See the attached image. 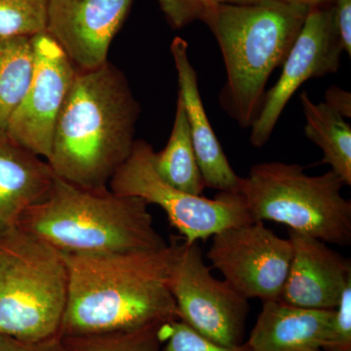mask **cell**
Returning a JSON list of instances; mask_svg holds the SVG:
<instances>
[{"instance_id":"6da1fadb","label":"cell","mask_w":351,"mask_h":351,"mask_svg":"<svg viewBox=\"0 0 351 351\" xmlns=\"http://www.w3.org/2000/svg\"><path fill=\"white\" fill-rule=\"evenodd\" d=\"M63 254L69 293L60 336L132 331L180 319L169 284L173 240L156 250Z\"/></svg>"},{"instance_id":"7a4b0ae2","label":"cell","mask_w":351,"mask_h":351,"mask_svg":"<svg viewBox=\"0 0 351 351\" xmlns=\"http://www.w3.org/2000/svg\"><path fill=\"white\" fill-rule=\"evenodd\" d=\"M140 104L126 76L108 63L76 71L58 119L47 163L57 177L89 189L108 182L135 144Z\"/></svg>"},{"instance_id":"3957f363","label":"cell","mask_w":351,"mask_h":351,"mask_svg":"<svg viewBox=\"0 0 351 351\" xmlns=\"http://www.w3.org/2000/svg\"><path fill=\"white\" fill-rule=\"evenodd\" d=\"M311 7L285 0L223 4L200 18L216 38L226 73L219 104L242 128H251L274 69L282 66Z\"/></svg>"},{"instance_id":"277c9868","label":"cell","mask_w":351,"mask_h":351,"mask_svg":"<svg viewBox=\"0 0 351 351\" xmlns=\"http://www.w3.org/2000/svg\"><path fill=\"white\" fill-rule=\"evenodd\" d=\"M147 202L89 189L55 176L49 193L32 205L18 228L62 253L103 255L156 250L167 246L156 232Z\"/></svg>"},{"instance_id":"5b68a950","label":"cell","mask_w":351,"mask_h":351,"mask_svg":"<svg viewBox=\"0 0 351 351\" xmlns=\"http://www.w3.org/2000/svg\"><path fill=\"white\" fill-rule=\"evenodd\" d=\"M68 293L61 251L19 228L0 237V335L27 341L59 335Z\"/></svg>"},{"instance_id":"8992f818","label":"cell","mask_w":351,"mask_h":351,"mask_svg":"<svg viewBox=\"0 0 351 351\" xmlns=\"http://www.w3.org/2000/svg\"><path fill=\"white\" fill-rule=\"evenodd\" d=\"M334 171L309 176L299 164L263 162L243 178L241 193L253 221H276L325 243L350 245L351 202Z\"/></svg>"},{"instance_id":"52a82bcc","label":"cell","mask_w":351,"mask_h":351,"mask_svg":"<svg viewBox=\"0 0 351 351\" xmlns=\"http://www.w3.org/2000/svg\"><path fill=\"white\" fill-rule=\"evenodd\" d=\"M154 152L149 143L136 140L130 156L108 182L110 191L160 207L186 243L205 241L223 230L253 221L239 191H221L210 199L164 181L154 167Z\"/></svg>"},{"instance_id":"ba28073f","label":"cell","mask_w":351,"mask_h":351,"mask_svg":"<svg viewBox=\"0 0 351 351\" xmlns=\"http://www.w3.org/2000/svg\"><path fill=\"white\" fill-rule=\"evenodd\" d=\"M173 241L175 256L169 284L180 319L219 345L243 343L248 300L226 281L212 276L198 242Z\"/></svg>"},{"instance_id":"9c48e42d","label":"cell","mask_w":351,"mask_h":351,"mask_svg":"<svg viewBox=\"0 0 351 351\" xmlns=\"http://www.w3.org/2000/svg\"><path fill=\"white\" fill-rule=\"evenodd\" d=\"M292 253L289 239L252 221L215 234L207 258L242 297L263 302L280 298Z\"/></svg>"},{"instance_id":"30bf717a","label":"cell","mask_w":351,"mask_h":351,"mask_svg":"<svg viewBox=\"0 0 351 351\" xmlns=\"http://www.w3.org/2000/svg\"><path fill=\"white\" fill-rule=\"evenodd\" d=\"M32 39L34 71L31 82L9 121L6 137L47 160L58 119L77 69L45 32Z\"/></svg>"},{"instance_id":"8fae6325","label":"cell","mask_w":351,"mask_h":351,"mask_svg":"<svg viewBox=\"0 0 351 351\" xmlns=\"http://www.w3.org/2000/svg\"><path fill=\"white\" fill-rule=\"evenodd\" d=\"M343 52L332 4L311 7L282 64L280 77L265 94L261 112L251 126L253 147L260 149L269 142L284 108L306 80L338 73Z\"/></svg>"},{"instance_id":"7c38bea8","label":"cell","mask_w":351,"mask_h":351,"mask_svg":"<svg viewBox=\"0 0 351 351\" xmlns=\"http://www.w3.org/2000/svg\"><path fill=\"white\" fill-rule=\"evenodd\" d=\"M133 0H48L45 34L80 71L108 62Z\"/></svg>"},{"instance_id":"4fadbf2b","label":"cell","mask_w":351,"mask_h":351,"mask_svg":"<svg viewBox=\"0 0 351 351\" xmlns=\"http://www.w3.org/2000/svg\"><path fill=\"white\" fill-rule=\"evenodd\" d=\"M292 258L278 301L302 308L334 311L351 280L350 261L327 243L289 230Z\"/></svg>"},{"instance_id":"5bb4252c","label":"cell","mask_w":351,"mask_h":351,"mask_svg":"<svg viewBox=\"0 0 351 351\" xmlns=\"http://www.w3.org/2000/svg\"><path fill=\"white\" fill-rule=\"evenodd\" d=\"M188 50V43L181 38H175L171 44L179 83L178 97L186 112L203 181L206 188L217 189L219 193H240L243 178L232 169L212 128L201 99L197 73L189 60Z\"/></svg>"},{"instance_id":"9a60e30c","label":"cell","mask_w":351,"mask_h":351,"mask_svg":"<svg viewBox=\"0 0 351 351\" xmlns=\"http://www.w3.org/2000/svg\"><path fill=\"white\" fill-rule=\"evenodd\" d=\"M54 177L47 161L0 137V237L18 228L25 211L47 195Z\"/></svg>"},{"instance_id":"2e32d148","label":"cell","mask_w":351,"mask_h":351,"mask_svg":"<svg viewBox=\"0 0 351 351\" xmlns=\"http://www.w3.org/2000/svg\"><path fill=\"white\" fill-rule=\"evenodd\" d=\"M332 311L263 302L248 346L251 351H324Z\"/></svg>"},{"instance_id":"e0dca14e","label":"cell","mask_w":351,"mask_h":351,"mask_svg":"<svg viewBox=\"0 0 351 351\" xmlns=\"http://www.w3.org/2000/svg\"><path fill=\"white\" fill-rule=\"evenodd\" d=\"M306 125L304 134L323 152L321 164L351 186V127L345 117L326 103H314L306 91L300 95Z\"/></svg>"},{"instance_id":"ac0fdd59","label":"cell","mask_w":351,"mask_h":351,"mask_svg":"<svg viewBox=\"0 0 351 351\" xmlns=\"http://www.w3.org/2000/svg\"><path fill=\"white\" fill-rule=\"evenodd\" d=\"M154 167L161 178L175 188L195 195H203L205 184L196 160L188 119L178 97L174 124L167 145L154 152Z\"/></svg>"},{"instance_id":"d6986e66","label":"cell","mask_w":351,"mask_h":351,"mask_svg":"<svg viewBox=\"0 0 351 351\" xmlns=\"http://www.w3.org/2000/svg\"><path fill=\"white\" fill-rule=\"evenodd\" d=\"M32 71V38H0V137L6 136L9 121L31 82Z\"/></svg>"},{"instance_id":"ffe728a7","label":"cell","mask_w":351,"mask_h":351,"mask_svg":"<svg viewBox=\"0 0 351 351\" xmlns=\"http://www.w3.org/2000/svg\"><path fill=\"white\" fill-rule=\"evenodd\" d=\"M163 324L132 331L63 338L71 351H161Z\"/></svg>"},{"instance_id":"44dd1931","label":"cell","mask_w":351,"mask_h":351,"mask_svg":"<svg viewBox=\"0 0 351 351\" xmlns=\"http://www.w3.org/2000/svg\"><path fill=\"white\" fill-rule=\"evenodd\" d=\"M48 0H0V38L45 32Z\"/></svg>"},{"instance_id":"7402d4cb","label":"cell","mask_w":351,"mask_h":351,"mask_svg":"<svg viewBox=\"0 0 351 351\" xmlns=\"http://www.w3.org/2000/svg\"><path fill=\"white\" fill-rule=\"evenodd\" d=\"M161 351H251L248 343L223 346L201 336L181 319L164 323L161 327Z\"/></svg>"},{"instance_id":"603a6c76","label":"cell","mask_w":351,"mask_h":351,"mask_svg":"<svg viewBox=\"0 0 351 351\" xmlns=\"http://www.w3.org/2000/svg\"><path fill=\"white\" fill-rule=\"evenodd\" d=\"M260 1L262 0H157L168 23L176 29L200 20L203 14L214 7L223 4L247 5Z\"/></svg>"},{"instance_id":"cb8c5ba5","label":"cell","mask_w":351,"mask_h":351,"mask_svg":"<svg viewBox=\"0 0 351 351\" xmlns=\"http://www.w3.org/2000/svg\"><path fill=\"white\" fill-rule=\"evenodd\" d=\"M324 351H351V280L346 284L338 306L332 311Z\"/></svg>"},{"instance_id":"d4e9b609","label":"cell","mask_w":351,"mask_h":351,"mask_svg":"<svg viewBox=\"0 0 351 351\" xmlns=\"http://www.w3.org/2000/svg\"><path fill=\"white\" fill-rule=\"evenodd\" d=\"M0 351H71L63 337L56 335L39 341H20L0 335Z\"/></svg>"},{"instance_id":"484cf974","label":"cell","mask_w":351,"mask_h":351,"mask_svg":"<svg viewBox=\"0 0 351 351\" xmlns=\"http://www.w3.org/2000/svg\"><path fill=\"white\" fill-rule=\"evenodd\" d=\"M332 7L335 27L341 48L351 56V0H335Z\"/></svg>"},{"instance_id":"4316f807","label":"cell","mask_w":351,"mask_h":351,"mask_svg":"<svg viewBox=\"0 0 351 351\" xmlns=\"http://www.w3.org/2000/svg\"><path fill=\"white\" fill-rule=\"evenodd\" d=\"M329 107L343 115L345 119L351 117V94L338 86L328 88L325 93V101Z\"/></svg>"},{"instance_id":"83f0119b","label":"cell","mask_w":351,"mask_h":351,"mask_svg":"<svg viewBox=\"0 0 351 351\" xmlns=\"http://www.w3.org/2000/svg\"><path fill=\"white\" fill-rule=\"evenodd\" d=\"M285 1L292 2V3L302 4L307 7L328 5L332 4L335 0H285Z\"/></svg>"}]
</instances>
